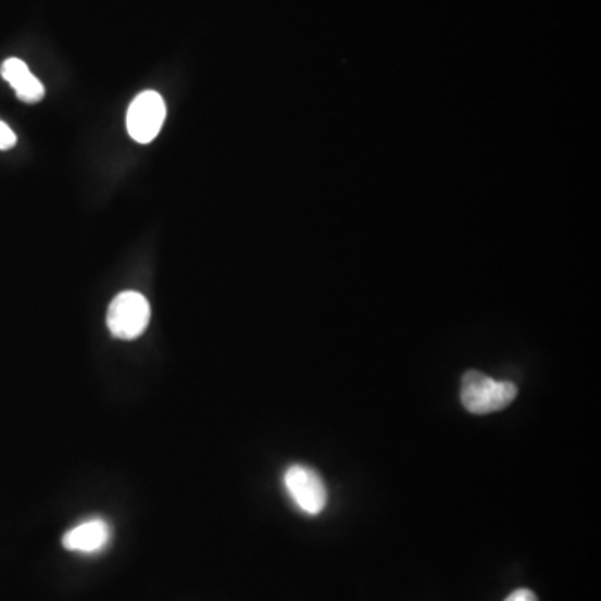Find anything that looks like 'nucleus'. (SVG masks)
Instances as JSON below:
<instances>
[{"instance_id":"nucleus-1","label":"nucleus","mask_w":601,"mask_h":601,"mask_svg":"<svg viewBox=\"0 0 601 601\" xmlns=\"http://www.w3.org/2000/svg\"><path fill=\"white\" fill-rule=\"evenodd\" d=\"M518 388L510 381H497L479 372H468L461 381V403L469 413L490 414L515 401Z\"/></svg>"},{"instance_id":"nucleus-2","label":"nucleus","mask_w":601,"mask_h":601,"mask_svg":"<svg viewBox=\"0 0 601 601\" xmlns=\"http://www.w3.org/2000/svg\"><path fill=\"white\" fill-rule=\"evenodd\" d=\"M151 321V304L136 291H124L112 299L108 310V328L120 339L139 338Z\"/></svg>"},{"instance_id":"nucleus-3","label":"nucleus","mask_w":601,"mask_h":601,"mask_svg":"<svg viewBox=\"0 0 601 601\" xmlns=\"http://www.w3.org/2000/svg\"><path fill=\"white\" fill-rule=\"evenodd\" d=\"M166 102L155 90H145L130 102L127 111V130L139 145H149L161 133L166 121Z\"/></svg>"},{"instance_id":"nucleus-4","label":"nucleus","mask_w":601,"mask_h":601,"mask_svg":"<svg viewBox=\"0 0 601 601\" xmlns=\"http://www.w3.org/2000/svg\"><path fill=\"white\" fill-rule=\"evenodd\" d=\"M285 488L292 503L306 515H320L328 503L325 481L308 466H289L285 473Z\"/></svg>"},{"instance_id":"nucleus-5","label":"nucleus","mask_w":601,"mask_h":601,"mask_svg":"<svg viewBox=\"0 0 601 601\" xmlns=\"http://www.w3.org/2000/svg\"><path fill=\"white\" fill-rule=\"evenodd\" d=\"M111 537L112 529L109 523L105 519L95 518L68 529L62 538V544L68 551L92 554L104 550Z\"/></svg>"},{"instance_id":"nucleus-6","label":"nucleus","mask_w":601,"mask_h":601,"mask_svg":"<svg viewBox=\"0 0 601 601\" xmlns=\"http://www.w3.org/2000/svg\"><path fill=\"white\" fill-rule=\"evenodd\" d=\"M0 73L11 84L12 89L15 90V95H17V98L22 102L34 104V102H39L46 96V89H43L40 80L30 73V68L27 67L26 62L21 61V59H8L2 64Z\"/></svg>"},{"instance_id":"nucleus-7","label":"nucleus","mask_w":601,"mask_h":601,"mask_svg":"<svg viewBox=\"0 0 601 601\" xmlns=\"http://www.w3.org/2000/svg\"><path fill=\"white\" fill-rule=\"evenodd\" d=\"M15 145H17V136H15L14 130L4 121H0V151H8V149L14 148Z\"/></svg>"},{"instance_id":"nucleus-8","label":"nucleus","mask_w":601,"mask_h":601,"mask_svg":"<svg viewBox=\"0 0 601 601\" xmlns=\"http://www.w3.org/2000/svg\"><path fill=\"white\" fill-rule=\"evenodd\" d=\"M506 601H538V598L534 591L522 588V590L513 591V593L506 598Z\"/></svg>"}]
</instances>
